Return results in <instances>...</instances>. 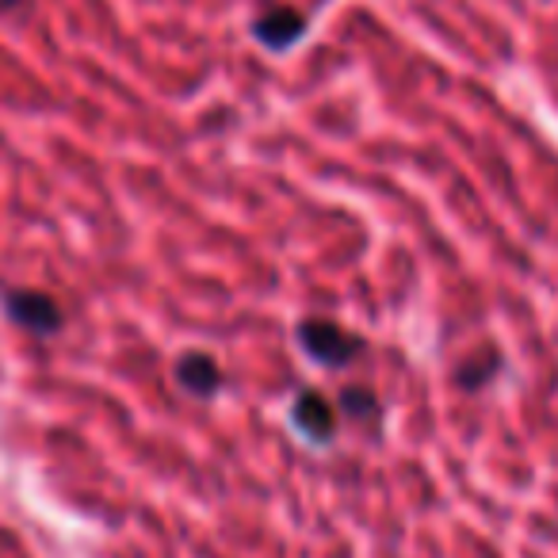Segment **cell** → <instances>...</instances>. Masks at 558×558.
Returning <instances> with one entry per match:
<instances>
[{
    "label": "cell",
    "mask_w": 558,
    "mask_h": 558,
    "mask_svg": "<svg viewBox=\"0 0 558 558\" xmlns=\"http://www.w3.org/2000/svg\"><path fill=\"white\" fill-rule=\"evenodd\" d=\"M344 410L364 417V413H375V398L367 390H344Z\"/></svg>",
    "instance_id": "8992f818"
},
{
    "label": "cell",
    "mask_w": 558,
    "mask_h": 558,
    "mask_svg": "<svg viewBox=\"0 0 558 558\" xmlns=\"http://www.w3.org/2000/svg\"><path fill=\"white\" fill-rule=\"evenodd\" d=\"M295 425L303 428L311 440H329V436H333V405L322 395H303L295 402Z\"/></svg>",
    "instance_id": "277c9868"
},
{
    "label": "cell",
    "mask_w": 558,
    "mask_h": 558,
    "mask_svg": "<svg viewBox=\"0 0 558 558\" xmlns=\"http://www.w3.org/2000/svg\"><path fill=\"white\" fill-rule=\"evenodd\" d=\"M177 379L184 383L192 395H210L218 387V367L207 356H184L177 367Z\"/></svg>",
    "instance_id": "5b68a950"
},
{
    "label": "cell",
    "mask_w": 558,
    "mask_h": 558,
    "mask_svg": "<svg viewBox=\"0 0 558 558\" xmlns=\"http://www.w3.org/2000/svg\"><path fill=\"white\" fill-rule=\"evenodd\" d=\"M303 344L311 356H318L322 364H349L360 352V341L349 337L344 329L329 326V322H306L303 326Z\"/></svg>",
    "instance_id": "6da1fadb"
},
{
    "label": "cell",
    "mask_w": 558,
    "mask_h": 558,
    "mask_svg": "<svg viewBox=\"0 0 558 558\" xmlns=\"http://www.w3.org/2000/svg\"><path fill=\"white\" fill-rule=\"evenodd\" d=\"M9 314L16 322H24L27 329H35V333H54V329L62 326V314H58V306L50 303L47 295H35V291H12V295H9Z\"/></svg>",
    "instance_id": "7a4b0ae2"
},
{
    "label": "cell",
    "mask_w": 558,
    "mask_h": 558,
    "mask_svg": "<svg viewBox=\"0 0 558 558\" xmlns=\"http://www.w3.org/2000/svg\"><path fill=\"white\" fill-rule=\"evenodd\" d=\"M303 16L299 12H291V9H271L268 16H260L256 20V39L264 43V47H276V50H283V47H291V43L303 35Z\"/></svg>",
    "instance_id": "3957f363"
}]
</instances>
